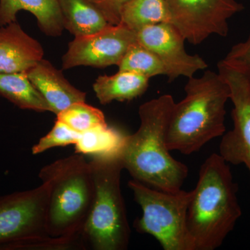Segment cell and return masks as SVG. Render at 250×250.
Listing matches in <instances>:
<instances>
[{"mask_svg": "<svg viewBox=\"0 0 250 250\" xmlns=\"http://www.w3.org/2000/svg\"><path fill=\"white\" fill-rule=\"evenodd\" d=\"M187 210V228L195 250L223 245L241 218L238 185L228 163L212 154L202 164Z\"/></svg>", "mask_w": 250, "mask_h": 250, "instance_id": "obj_2", "label": "cell"}, {"mask_svg": "<svg viewBox=\"0 0 250 250\" xmlns=\"http://www.w3.org/2000/svg\"><path fill=\"white\" fill-rule=\"evenodd\" d=\"M86 250V247L82 234L63 237L43 235L20 240L0 247V250Z\"/></svg>", "mask_w": 250, "mask_h": 250, "instance_id": "obj_22", "label": "cell"}, {"mask_svg": "<svg viewBox=\"0 0 250 250\" xmlns=\"http://www.w3.org/2000/svg\"><path fill=\"white\" fill-rule=\"evenodd\" d=\"M185 98L174 104L169 121L166 145L170 151L189 155L226 132V104L229 87L216 72L207 70L189 78Z\"/></svg>", "mask_w": 250, "mask_h": 250, "instance_id": "obj_3", "label": "cell"}, {"mask_svg": "<svg viewBox=\"0 0 250 250\" xmlns=\"http://www.w3.org/2000/svg\"><path fill=\"white\" fill-rule=\"evenodd\" d=\"M174 104L170 95L143 104L139 110V129L125 136L118 151L123 168L135 180L169 192L180 190L188 174L187 166L172 157L166 145Z\"/></svg>", "mask_w": 250, "mask_h": 250, "instance_id": "obj_1", "label": "cell"}, {"mask_svg": "<svg viewBox=\"0 0 250 250\" xmlns=\"http://www.w3.org/2000/svg\"><path fill=\"white\" fill-rule=\"evenodd\" d=\"M81 134L57 119L48 134L39 140L31 149L33 154H39L53 147H64L74 144L80 139Z\"/></svg>", "mask_w": 250, "mask_h": 250, "instance_id": "obj_23", "label": "cell"}, {"mask_svg": "<svg viewBox=\"0 0 250 250\" xmlns=\"http://www.w3.org/2000/svg\"><path fill=\"white\" fill-rule=\"evenodd\" d=\"M142 215L137 231L154 237L164 250H195L187 228V210L193 191L169 192L131 180L128 183Z\"/></svg>", "mask_w": 250, "mask_h": 250, "instance_id": "obj_6", "label": "cell"}, {"mask_svg": "<svg viewBox=\"0 0 250 250\" xmlns=\"http://www.w3.org/2000/svg\"><path fill=\"white\" fill-rule=\"evenodd\" d=\"M171 23L186 41L199 45L209 36L228 35L229 21L244 9L236 0H166Z\"/></svg>", "mask_w": 250, "mask_h": 250, "instance_id": "obj_7", "label": "cell"}, {"mask_svg": "<svg viewBox=\"0 0 250 250\" xmlns=\"http://www.w3.org/2000/svg\"><path fill=\"white\" fill-rule=\"evenodd\" d=\"M89 164L94 196L82 231L86 250H126L131 230L121 188L124 168L118 152L92 156Z\"/></svg>", "mask_w": 250, "mask_h": 250, "instance_id": "obj_5", "label": "cell"}, {"mask_svg": "<svg viewBox=\"0 0 250 250\" xmlns=\"http://www.w3.org/2000/svg\"><path fill=\"white\" fill-rule=\"evenodd\" d=\"M25 73L56 116L72 104L85 102L86 94L73 86L61 70L45 59Z\"/></svg>", "mask_w": 250, "mask_h": 250, "instance_id": "obj_13", "label": "cell"}, {"mask_svg": "<svg viewBox=\"0 0 250 250\" xmlns=\"http://www.w3.org/2000/svg\"><path fill=\"white\" fill-rule=\"evenodd\" d=\"M111 24L121 22V10L128 0H90Z\"/></svg>", "mask_w": 250, "mask_h": 250, "instance_id": "obj_25", "label": "cell"}, {"mask_svg": "<svg viewBox=\"0 0 250 250\" xmlns=\"http://www.w3.org/2000/svg\"><path fill=\"white\" fill-rule=\"evenodd\" d=\"M39 177L49 187L47 233L62 237L82 234L94 196L89 162L76 153L44 166Z\"/></svg>", "mask_w": 250, "mask_h": 250, "instance_id": "obj_4", "label": "cell"}, {"mask_svg": "<svg viewBox=\"0 0 250 250\" xmlns=\"http://www.w3.org/2000/svg\"><path fill=\"white\" fill-rule=\"evenodd\" d=\"M163 22L171 23L166 0H128L121 10L120 24L134 31Z\"/></svg>", "mask_w": 250, "mask_h": 250, "instance_id": "obj_18", "label": "cell"}, {"mask_svg": "<svg viewBox=\"0 0 250 250\" xmlns=\"http://www.w3.org/2000/svg\"><path fill=\"white\" fill-rule=\"evenodd\" d=\"M136 35L139 43L160 59L170 82L179 77L191 78L199 70L208 67L201 57L188 53L184 45L185 38L172 23L146 26L136 31Z\"/></svg>", "mask_w": 250, "mask_h": 250, "instance_id": "obj_11", "label": "cell"}, {"mask_svg": "<svg viewBox=\"0 0 250 250\" xmlns=\"http://www.w3.org/2000/svg\"><path fill=\"white\" fill-rule=\"evenodd\" d=\"M57 119L80 134L97 126L107 125L103 112L85 102L72 104L57 115Z\"/></svg>", "mask_w": 250, "mask_h": 250, "instance_id": "obj_21", "label": "cell"}, {"mask_svg": "<svg viewBox=\"0 0 250 250\" xmlns=\"http://www.w3.org/2000/svg\"><path fill=\"white\" fill-rule=\"evenodd\" d=\"M136 41V31L123 24H109L93 34L75 36L62 57V69L82 65L98 68L118 65Z\"/></svg>", "mask_w": 250, "mask_h": 250, "instance_id": "obj_10", "label": "cell"}, {"mask_svg": "<svg viewBox=\"0 0 250 250\" xmlns=\"http://www.w3.org/2000/svg\"><path fill=\"white\" fill-rule=\"evenodd\" d=\"M218 72L228 83L233 104V129L223 135L219 154L227 163L244 164L250 175V76L218 63Z\"/></svg>", "mask_w": 250, "mask_h": 250, "instance_id": "obj_9", "label": "cell"}, {"mask_svg": "<svg viewBox=\"0 0 250 250\" xmlns=\"http://www.w3.org/2000/svg\"><path fill=\"white\" fill-rule=\"evenodd\" d=\"M149 79L134 72L120 71L111 76L98 77L93 90L102 104L113 101H131L146 93Z\"/></svg>", "mask_w": 250, "mask_h": 250, "instance_id": "obj_15", "label": "cell"}, {"mask_svg": "<svg viewBox=\"0 0 250 250\" xmlns=\"http://www.w3.org/2000/svg\"><path fill=\"white\" fill-rule=\"evenodd\" d=\"M39 41L28 35L17 21L0 27V72H25L43 59Z\"/></svg>", "mask_w": 250, "mask_h": 250, "instance_id": "obj_12", "label": "cell"}, {"mask_svg": "<svg viewBox=\"0 0 250 250\" xmlns=\"http://www.w3.org/2000/svg\"><path fill=\"white\" fill-rule=\"evenodd\" d=\"M64 29L75 36H86L109 25L90 0H58Z\"/></svg>", "mask_w": 250, "mask_h": 250, "instance_id": "obj_16", "label": "cell"}, {"mask_svg": "<svg viewBox=\"0 0 250 250\" xmlns=\"http://www.w3.org/2000/svg\"><path fill=\"white\" fill-rule=\"evenodd\" d=\"M0 95L22 109L51 112L48 104L25 72H0Z\"/></svg>", "mask_w": 250, "mask_h": 250, "instance_id": "obj_17", "label": "cell"}, {"mask_svg": "<svg viewBox=\"0 0 250 250\" xmlns=\"http://www.w3.org/2000/svg\"><path fill=\"white\" fill-rule=\"evenodd\" d=\"M49 187L42 182L31 190L0 197V247L49 235L46 229Z\"/></svg>", "mask_w": 250, "mask_h": 250, "instance_id": "obj_8", "label": "cell"}, {"mask_svg": "<svg viewBox=\"0 0 250 250\" xmlns=\"http://www.w3.org/2000/svg\"><path fill=\"white\" fill-rule=\"evenodd\" d=\"M21 11L34 15L45 35L62 36L64 27L58 0H0V27L17 21Z\"/></svg>", "mask_w": 250, "mask_h": 250, "instance_id": "obj_14", "label": "cell"}, {"mask_svg": "<svg viewBox=\"0 0 250 250\" xmlns=\"http://www.w3.org/2000/svg\"><path fill=\"white\" fill-rule=\"evenodd\" d=\"M220 62L230 68L250 76V33L246 41L233 45Z\"/></svg>", "mask_w": 250, "mask_h": 250, "instance_id": "obj_24", "label": "cell"}, {"mask_svg": "<svg viewBox=\"0 0 250 250\" xmlns=\"http://www.w3.org/2000/svg\"><path fill=\"white\" fill-rule=\"evenodd\" d=\"M125 135L107 125L99 126L81 134L75 143L77 154L101 155L118 152Z\"/></svg>", "mask_w": 250, "mask_h": 250, "instance_id": "obj_19", "label": "cell"}, {"mask_svg": "<svg viewBox=\"0 0 250 250\" xmlns=\"http://www.w3.org/2000/svg\"><path fill=\"white\" fill-rule=\"evenodd\" d=\"M120 71L134 72L147 77L165 75L167 70L160 59L137 41L130 45L118 65Z\"/></svg>", "mask_w": 250, "mask_h": 250, "instance_id": "obj_20", "label": "cell"}]
</instances>
